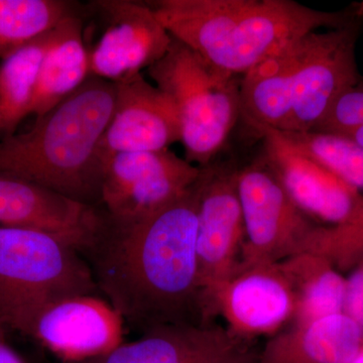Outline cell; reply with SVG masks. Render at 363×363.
I'll use <instances>...</instances> for the list:
<instances>
[{
    "instance_id": "obj_1",
    "label": "cell",
    "mask_w": 363,
    "mask_h": 363,
    "mask_svg": "<svg viewBox=\"0 0 363 363\" xmlns=\"http://www.w3.org/2000/svg\"><path fill=\"white\" fill-rule=\"evenodd\" d=\"M197 182L147 218L111 219L100 207L92 238L80 250L98 292L124 325L145 332L167 324H200ZM205 324V323H204Z\"/></svg>"
},
{
    "instance_id": "obj_2",
    "label": "cell",
    "mask_w": 363,
    "mask_h": 363,
    "mask_svg": "<svg viewBox=\"0 0 363 363\" xmlns=\"http://www.w3.org/2000/svg\"><path fill=\"white\" fill-rule=\"evenodd\" d=\"M147 4L173 39L240 77L303 35L363 23V2L338 11H318L293 0H157Z\"/></svg>"
},
{
    "instance_id": "obj_3",
    "label": "cell",
    "mask_w": 363,
    "mask_h": 363,
    "mask_svg": "<svg viewBox=\"0 0 363 363\" xmlns=\"http://www.w3.org/2000/svg\"><path fill=\"white\" fill-rule=\"evenodd\" d=\"M116 86L90 76L70 96L35 119L32 130L0 140V175L30 182L90 207L101 206L102 138Z\"/></svg>"
},
{
    "instance_id": "obj_4",
    "label": "cell",
    "mask_w": 363,
    "mask_h": 363,
    "mask_svg": "<svg viewBox=\"0 0 363 363\" xmlns=\"http://www.w3.org/2000/svg\"><path fill=\"white\" fill-rule=\"evenodd\" d=\"M363 23L294 40L241 76V117L248 126L312 131L332 102L363 80L357 44Z\"/></svg>"
},
{
    "instance_id": "obj_5",
    "label": "cell",
    "mask_w": 363,
    "mask_h": 363,
    "mask_svg": "<svg viewBox=\"0 0 363 363\" xmlns=\"http://www.w3.org/2000/svg\"><path fill=\"white\" fill-rule=\"evenodd\" d=\"M147 72L175 104L185 159L199 167L213 162L241 117L240 76L208 63L175 39Z\"/></svg>"
},
{
    "instance_id": "obj_6",
    "label": "cell",
    "mask_w": 363,
    "mask_h": 363,
    "mask_svg": "<svg viewBox=\"0 0 363 363\" xmlns=\"http://www.w3.org/2000/svg\"><path fill=\"white\" fill-rule=\"evenodd\" d=\"M92 272L80 252L55 234L0 226V321L16 330L45 304L98 295Z\"/></svg>"
},
{
    "instance_id": "obj_7",
    "label": "cell",
    "mask_w": 363,
    "mask_h": 363,
    "mask_svg": "<svg viewBox=\"0 0 363 363\" xmlns=\"http://www.w3.org/2000/svg\"><path fill=\"white\" fill-rule=\"evenodd\" d=\"M238 192L245 230L241 266L279 264L302 253L315 225L264 157L238 169Z\"/></svg>"
},
{
    "instance_id": "obj_8",
    "label": "cell",
    "mask_w": 363,
    "mask_h": 363,
    "mask_svg": "<svg viewBox=\"0 0 363 363\" xmlns=\"http://www.w3.org/2000/svg\"><path fill=\"white\" fill-rule=\"evenodd\" d=\"M200 174L201 167L169 149L112 155L104 162L100 207L116 221L142 220L185 195Z\"/></svg>"
},
{
    "instance_id": "obj_9",
    "label": "cell",
    "mask_w": 363,
    "mask_h": 363,
    "mask_svg": "<svg viewBox=\"0 0 363 363\" xmlns=\"http://www.w3.org/2000/svg\"><path fill=\"white\" fill-rule=\"evenodd\" d=\"M238 169L231 162L201 167L197 181V252L203 300L238 271L245 240L238 192Z\"/></svg>"
},
{
    "instance_id": "obj_10",
    "label": "cell",
    "mask_w": 363,
    "mask_h": 363,
    "mask_svg": "<svg viewBox=\"0 0 363 363\" xmlns=\"http://www.w3.org/2000/svg\"><path fill=\"white\" fill-rule=\"evenodd\" d=\"M124 322L98 295L62 298L39 308L16 331L33 338L62 363L108 354L123 343Z\"/></svg>"
},
{
    "instance_id": "obj_11",
    "label": "cell",
    "mask_w": 363,
    "mask_h": 363,
    "mask_svg": "<svg viewBox=\"0 0 363 363\" xmlns=\"http://www.w3.org/2000/svg\"><path fill=\"white\" fill-rule=\"evenodd\" d=\"M105 21L104 32L89 51L90 76L111 83L140 75L167 54L173 38L147 2H94Z\"/></svg>"
},
{
    "instance_id": "obj_12",
    "label": "cell",
    "mask_w": 363,
    "mask_h": 363,
    "mask_svg": "<svg viewBox=\"0 0 363 363\" xmlns=\"http://www.w3.org/2000/svg\"><path fill=\"white\" fill-rule=\"evenodd\" d=\"M295 311V295L279 264H240L203 300L204 323L221 315L227 330L240 339L274 333Z\"/></svg>"
},
{
    "instance_id": "obj_13",
    "label": "cell",
    "mask_w": 363,
    "mask_h": 363,
    "mask_svg": "<svg viewBox=\"0 0 363 363\" xmlns=\"http://www.w3.org/2000/svg\"><path fill=\"white\" fill-rule=\"evenodd\" d=\"M267 164L298 209L329 225L347 220L362 203L360 192L286 142L278 131L253 124Z\"/></svg>"
},
{
    "instance_id": "obj_14",
    "label": "cell",
    "mask_w": 363,
    "mask_h": 363,
    "mask_svg": "<svg viewBox=\"0 0 363 363\" xmlns=\"http://www.w3.org/2000/svg\"><path fill=\"white\" fill-rule=\"evenodd\" d=\"M116 105L102 138V156L152 152L181 142L178 112L171 98L142 74L114 83Z\"/></svg>"
},
{
    "instance_id": "obj_15",
    "label": "cell",
    "mask_w": 363,
    "mask_h": 363,
    "mask_svg": "<svg viewBox=\"0 0 363 363\" xmlns=\"http://www.w3.org/2000/svg\"><path fill=\"white\" fill-rule=\"evenodd\" d=\"M241 339L208 324H167L104 355L74 363H255Z\"/></svg>"
},
{
    "instance_id": "obj_16",
    "label": "cell",
    "mask_w": 363,
    "mask_h": 363,
    "mask_svg": "<svg viewBox=\"0 0 363 363\" xmlns=\"http://www.w3.org/2000/svg\"><path fill=\"white\" fill-rule=\"evenodd\" d=\"M98 220L99 207L86 206L30 182L0 175V226L55 234L80 252L89 243Z\"/></svg>"
},
{
    "instance_id": "obj_17",
    "label": "cell",
    "mask_w": 363,
    "mask_h": 363,
    "mask_svg": "<svg viewBox=\"0 0 363 363\" xmlns=\"http://www.w3.org/2000/svg\"><path fill=\"white\" fill-rule=\"evenodd\" d=\"M362 347V329L342 312L281 332L255 363H351Z\"/></svg>"
},
{
    "instance_id": "obj_18",
    "label": "cell",
    "mask_w": 363,
    "mask_h": 363,
    "mask_svg": "<svg viewBox=\"0 0 363 363\" xmlns=\"http://www.w3.org/2000/svg\"><path fill=\"white\" fill-rule=\"evenodd\" d=\"M90 77L89 51L76 14L64 18L40 66L30 114L40 118Z\"/></svg>"
},
{
    "instance_id": "obj_19",
    "label": "cell",
    "mask_w": 363,
    "mask_h": 363,
    "mask_svg": "<svg viewBox=\"0 0 363 363\" xmlns=\"http://www.w3.org/2000/svg\"><path fill=\"white\" fill-rule=\"evenodd\" d=\"M279 266L295 295V324L343 312L346 279L326 259L302 252Z\"/></svg>"
},
{
    "instance_id": "obj_20",
    "label": "cell",
    "mask_w": 363,
    "mask_h": 363,
    "mask_svg": "<svg viewBox=\"0 0 363 363\" xmlns=\"http://www.w3.org/2000/svg\"><path fill=\"white\" fill-rule=\"evenodd\" d=\"M57 28L23 45L0 65V138L14 135L30 114L35 85L45 54L57 35Z\"/></svg>"
},
{
    "instance_id": "obj_21",
    "label": "cell",
    "mask_w": 363,
    "mask_h": 363,
    "mask_svg": "<svg viewBox=\"0 0 363 363\" xmlns=\"http://www.w3.org/2000/svg\"><path fill=\"white\" fill-rule=\"evenodd\" d=\"M75 14L63 0H0V59L52 30Z\"/></svg>"
},
{
    "instance_id": "obj_22",
    "label": "cell",
    "mask_w": 363,
    "mask_h": 363,
    "mask_svg": "<svg viewBox=\"0 0 363 363\" xmlns=\"http://www.w3.org/2000/svg\"><path fill=\"white\" fill-rule=\"evenodd\" d=\"M279 135L298 152L328 169L344 183L363 190V147L346 136L306 131Z\"/></svg>"
},
{
    "instance_id": "obj_23",
    "label": "cell",
    "mask_w": 363,
    "mask_h": 363,
    "mask_svg": "<svg viewBox=\"0 0 363 363\" xmlns=\"http://www.w3.org/2000/svg\"><path fill=\"white\" fill-rule=\"evenodd\" d=\"M302 252L326 259L338 271H350L363 264V199L342 223L315 225L306 238Z\"/></svg>"
},
{
    "instance_id": "obj_24",
    "label": "cell",
    "mask_w": 363,
    "mask_h": 363,
    "mask_svg": "<svg viewBox=\"0 0 363 363\" xmlns=\"http://www.w3.org/2000/svg\"><path fill=\"white\" fill-rule=\"evenodd\" d=\"M363 126V80L344 89L335 98L314 130L350 136Z\"/></svg>"
},
{
    "instance_id": "obj_25",
    "label": "cell",
    "mask_w": 363,
    "mask_h": 363,
    "mask_svg": "<svg viewBox=\"0 0 363 363\" xmlns=\"http://www.w3.org/2000/svg\"><path fill=\"white\" fill-rule=\"evenodd\" d=\"M343 313L354 320L363 331V264L346 279Z\"/></svg>"
},
{
    "instance_id": "obj_26",
    "label": "cell",
    "mask_w": 363,
    "mask_h": 363,
    "mask_svg": "<svg viewBox=\"0 0 363 363\" xmlns=\"http://www.w3.org/2000/svg\"><path fill=\"white\" fill-rule=\"evenodd\" d=\"M9 327L0 321V363H26L6 337Z\"/></svg>"
},
{
    "instance_id": "obj_27",
    "label": "cell",
    "mask_w": 363,
    "mask_h": 363,
    "mask_svg": "<svg viewBox=\"0 0 363 363\" xmlns=\"http://www.w3.org/2000/svg\"><path fill=\"white\" fill-rule=\"evenodd\" d=\"M346 138H351V140H354L355 143L363 147V126L358 128L354 133H351L350 136H346Z\"/></svg>"
},
{
    "instance_id": "obj_28",
    "label": "cell",
    "mask_w": 363,
    "mask_h": 363,
    "mask_svg": "<svg viewBox=\"0 0 363 363\" xmlns=\"http://www.w3.org/2000/svg\"><path fill=\"white\" fill-rule=\"evenodd\" d=\"M351 363H363V347L359 354L357 355V357Z\"/></svg>"
}]
</instances>
